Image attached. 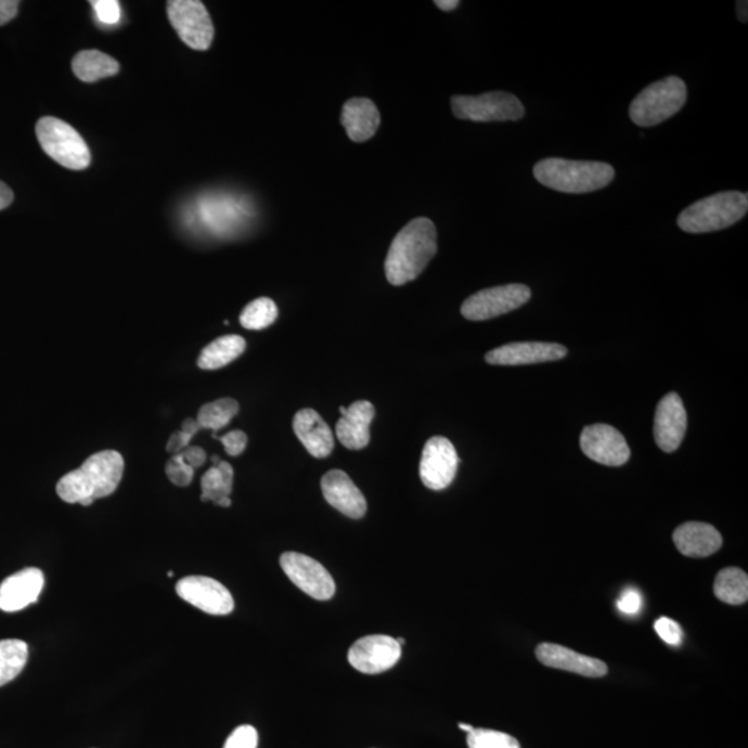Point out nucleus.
Returning a JSON list of instances; mask_svg holds the SVG:
<instances>
[{
	"mask_svg": "<svg viewBox=\"0 0 748 748\" xmlns=\"http://www.w3.org/2000/svg\"><path fill=\"white\" fill-rule=\"evenodd\" d=\"M436 224L428 218H416L394 237L384 269L392 286L415 281L436 256Z\"/></svg>",
	"mask_w": 748,
	"mask_h": 748,
	"instance_id": "obj_1",
	"label": "nucleus"
},
{
	"mask_svg": "<svg viewBox=\"0 0 748 748\" xmlns=\"http://www.w3.org/2000/svg\"><path fill=\"white\" fill-rule=\"evenodd\" d=\"M124 457L117 451H100L82 466L60 478L56 491L62 501L91 506L96 499L113 495L122 480Z\"/></svg>",
	"mask_w": 748,
	"mask_h": 748,
	"instance_id": "obj_2",
	"label": "nucleus"
},
{
	"mask_svg": "<svg viewBox=\"0 0 748 748\" xmlns=\"http://www.w3.org/2000/svg\"><path fill=\"white\" fill-rule=\"evenodd\" d=\"M615 168L598 162L545 158L533 167L537 181L553 191L582 194L601 191L615 179Z\"/></svg>",
	"mask_w": 748,
	"mask_h": 748,
	"instance_id": "obj_3",
	"label": "nucleus"
},
{
	"mask_svg": "<svg viewBox=\"0 0 748 748\" xmlns=\"http://www.w3.org/2000/svg\"><path fill=\"white\" fill-rule=\"evenodd\" d=\"M747 211V193H717L683 209L678 218V227L683 232L695 234L722 231L741 221Z\"/></svg>",
	"mask_w": 748,
	"mask_h": 748,
	"instance_id": "obj_4",
	"label": "nucleus"
},
{
	"mask_svg": "<svg viewBox=\"0 0 748 748\" xmlns=\"http://www.w3.org/2000/svg\"><path fill=\"white\" fill-rule=\"evenodd\" d=\"M686 100V83L680 77H667L648 85L632 100L630 117L637 127H656L675 116Z\"/></svg>",
	"mask_w": 748,
	"mask_h": 748,
	"instance_id": "obj_5",
	"label": "nucleus"
},
{
	"mask_svg": "<svg viewBox=\"0 0 748 748\" xmlns=\"http://www.w3.org/2000/svg\"><path fill=\"white\" fill-rule=\"evenodd\" d=\"M37 137L43 152L60 166L82 171L91 164V152L72 125L54 117H43L37 124Z\"/></svg>",
	"mask_w": 748,
	"mask_h": 748,
	"instance_id": "obj_6",
	"label": "nucleus"
},
{
	"mask_svg": "<svg viewBox=\"0 0 748 748\" xmlns=\"http://www.w3.org/2000/svg\"><path fill=\"white\" fill-rule=\"evenodd\" d=\"M451 104L453 116L474 122L518 121L526 116V108L520 100L507 92L452 96Z\"/></svg>",
	"mask_w": 748,
	"mask_h": 748,
	"instance_id": "obj_7",
	"label": "nucleus"
},
{
	"mask_svg": "<svg viewBox=\"0 0 748 748\" xmlns=\"http://www.w3.org/2000/svg\"><path fill=\"white\" fill-rule=\"evenodd\" d=\"M530 298V287L518 283L505 284L473 294L463 302L461 312L468 321H490L526 306Z\"/></svg>",
	"mask_w": 748,
	"mask_h": 748,
	"instance_id": "obj_8",
	"label": "nucleus"
},
{
	"mask_svg": "<svg viewBox=\"0 0 748 748\" xmlns=\"http://www.w3.org/2000/svg\"><path fill=\"white\" fill-rule=\"evenodd\" d=\"M169 22L189 48L208 50L211 47L214 24L206 7L199 0H171L167 3Z\"/></svg>",
	"mask_w": 748,
	"mask_h": 748,
	"instance_id": "obj_9",
	"label": "nucleus"
},
{
	"mask_svg": "<svg viewBox=\"0 0 748 748\" xmlns=\"http://www.w3.org/2000/svg\"><path fill=\"white\" fill-rule=\"evenodd\" d=\"M281 567L294 585L317 601H328L336 593L331 572L312 557L286 552L281 556Z\"/></svg>",
	"mask_w": 748,
	"mask_h": 748,
	"instance_id": "obj_10",
	"label": "nucleus"
},
{
	"mask_svg": "<svg viewBox=\"0 0 748 748\" xmlns=\"http://www.w3.org/2000/svg\"><path fill=\"white\" fill-rule=\"evenodd\" d=\"M459 456L453 443L446 437H433L423 449L421 478L433 491H442L455 480Z\"/></svg>",
	"mask_w": 748,
	"mask_h": 748,
	"instance_id": "obj_11",
	"label": "nucleus"
},
{
	"mask_svg": "<svg viewBox=\"0 0 748 748\" xmlns=\"http://www.w3.org/2000/svg\"><path fill=\"white\" fill-rule=\"evenodd\" d=\"M402 655V646L387 635L361 637L348 652V661L357 671L376 675L391 670Z\"/></svg>",
	"mask_w": 748,
	"mask_h": 748,
	"instance_id": "obj_12",
	"label": "nucleus"
},
{
	"mask_svg": "<svg viewBox=\"0 0 748 748\" xmlns=\"http://www.w3.org/2000/svg\"><path fill=\"white\" fill-rule=\"evenodd\" d=\"M179 597L198 610L211 616L231 615L234 608L232 593L214 578L191 576L177 583Z\"/></svg>",
	"mask_w": 748,
	"mask_h": 748,
	"instance_id": "obj_13",
	"label": "nucleus"
},
{
	"mask_svg": "<svg viewBox=\"0 0 748 748\" xmlns=\"http://www.w3.org/2000/svg\"><path fill=\"white\" fill-rule=\"evenodd\" d=\"M580 443L582 452L601 465L622 466L631 456L626 437L608 424H593L583 428Z\"/></svg>",
	"mask_w": 748,
	"mask_h": 748,
	"instance_id": "obj_14",
	"label": "nucleus"
},
{
	"mask_svg": "<svg viewBox=\"0 0 748 748\" xmlns=\"http://www.w3.org/2000/svg\"><path fill=\"white\" fill-rule=\"evenodd\" d=\"M567 353L568 349L560 344L512 343L492 349L487 353L486 361L496 366L536 365V363L558 361L567 357Z\"/></svg>",
	"mask_w": 748,
	"mask_h": 748,
	"instance_id": "obj_15",
	"label": "nucleus"
},
{
	"mask_svg": "<svg viewBox=\"0 0 748 748\" xmlns=\"http://www.w3.org/2000/svg\"><path fill=\"white\" fill-rule=\"evenodd\" d=\"M687 428L686 409L676 392L667 394L658 403L655 416V440L667 453L675 452L685 438Z\"/></svg>",
	"mask_w": 748,
	"mask_h": 748,
	"instance_id": "obj_16",
	"label": "nucleus"
},
{
	"mask_svg": "<svg viewBox=\"0 0 748 748\" xmlns=\"http://www.w3.org/2000/svg\"><path fill=\"white\" fill-rule=\"evenodd\" d=\"M321 487L328 505L337 508L344 516L358 520L366 515V499L346 472H327L322 478Z\"/></svg>",
	"mask_w": 748,
	"mask_h": 748,
	"instance_id": "obj_17",
	"label": "nucleus"
},
{
	"mask_svg": "<svg viewBox=\"0 0 748 748\" xmlns=\"http://www.w3.org/2000/svg\"><path fill=\"white\" fill-rule=\"evenodd\" d=\"M44 577L39 568H25L0 583V610L16 612L34 605L43 590Z\"/></svg>",
	"mask_w": 748,
	"mask_h": 748,
	"instance_id": "obj_18",
	"label": "nucleus"
},
{
	"mask_svg": "<svg viewBox=\"0 0 748 748\" xmlns=\"http://www.w3.org/2000/svg\"><path fill=\"white\" fill-rule=\"evenodd\" d=\"M536 653L541 665L555 668V670L568 671L586 678L607 675L608 668L606 662L597 660V658L580 655V653L573 652L571 648L555 645V643H542V645L537 647Z\"/></svg>",
	"mask_w": 748,
	"mask_h": 748,
	"instance_id": "obj_19",
	"label": "nucleus"
},
{
	"mask_svg": "<svg viewBox=\"0 0 748 748\" xmlns=\"http://www.w3.org/2000/svg\"><path fill=\"white\" fill-rule=\"evenodd\" d=\"M343 417L336 426L338 440L351 451H361L371 442V424L374 407L369 401H357L351 407H340Z\"/></svg>",
	"mask_w": 748,
	"mask_h": 748,
	"instance_id": "obj_20",
	"label": "nucleus"
},
{
	"mask_svg": "<svg viewBox=\"0 0 748 748\" xmlns=\"http://www.w3.org/2000/svg\"><path fill=\"white\" fill-rule=\"evenodd\" d=\"M294 433L313 457L324 459L332 455L334 437L332 428L313 409H301L293 421Z\"/></svg>",
	"mask_w": 748,
	"mask_h": 748,
	"instance_id": "obj_21",
	"label": "nucleus"
},
{
	"mask_svg": "<svg viewBox=\"0 0 748 748\" xmlns=\"http://www.w3.org/2000/svg\"><path fill=\"white\" fill-rule=\"evenodd\" d=\"M673 543L686 557H708L722 546V536L711 524L691 521L682 524L673 531Z\"/></svg>",
	"mask_w": 748,
	"mask_h": 748,
	"instance_id": "obj_22",
	"label": "nucleus"
},
{
	"mask_svg": "<svg viewBox=\"0 0 748 748\" xmlns=\"http://www.w3.org/2000/svg\"><path fill=\"white\" fill-rule=\"evenodd\" d=\"M381 113L371 99L353 98L344 104L341 124L352 142L372 139L381 127Z\"/></svg>",
	"mask_w": 748,
	"mask_h": 748,
	"instance_id": "obj_23",
	"label": "nucleus"
},
{
	"mask_svg": "<svg viewBox=\"0 0 748 748\" xmlns=\"http://www.w3.org/2000/svg\"><path fill=\"white\" fill-rule=\"evenodd\" d=\"M246 351V340L243 337L231 334L209 343L197 359V365L204 371H216L232 363L234 359Z\"/></svg>",
	"mask_w": 748,
	"mask_h": 748,
	"instance_id": "obj_24",
	"label": "nucleus"
},
{
	"mask_svg": "<svg viewBox=\"0 0 748 748\" xmlns=\"http://www.w3.org/2000/svg\"><path fill=\"white\" fill-rule=\"evenodd\" d=\"M72 66L77 78L88 83L114 77L119 72L117 60L99 50H82L73 59Z\"/></svg>",
	"mask_w": 748,
	"mask_h": 748,
	"instance_id": "obj_25",
	"label": "nucleus"
},
{
	"mask_svg": "<svg viewBox=\"0 0 748 748\" xmlns=\"http://www.w3.org/2000/svg\"><path fill=\"white\" fill-rule=\"evenodd\" d=\"M233 467L228 462H219L204 474L202 478V501H211L221 507H231L233 490Z\"/></svg>",
	"mask_w": 748,
	"mask_h": 748,
	"instance_id": "obj_26",
	"label": "nucleus"
},
{
	"mask_svg": "<svg viewBox=\"0 0 748 748\" xmlns=\"http://www.w3.org/2000/svg\"><path fill=\"white\" fill-rule=\"evenodd\" d=\"M714 593L718 601L726 605H745L748 598L747 573L737 567L723 568L715 578Z\"/></svg>",
	"mask_w": 748,
	"mask_h": 748,
	"instance_id": "obj_27",
	"label": "nucleus"
},
{
	"mask_svg": "<svg viewBox=\"0 0 748 748\" xmlns=\"http://www.w3.org/2000/svg\"><path fill=\"white\" fill-rule=\"evenodd\" d=\"M27 661V643L20 640L0 641V686L16 680Z\"/></svg>",
	"mask_w": 748,
	"mask_h": 748,
	"instance_id": "obj_28",
	"label": "nucleus"
},
{
	"mask_svg": "<svg viewBox=\"0 0 748 748\" xmlns=\"http://www.w3.org/2000/svg\"><path fill=\"white\" fill-rule=\"evenodd\" d=\"M241 411L238 402L232 398H222L218 401L206 403L198 411L196 421L206 430H222L232 422V418Z\"/></svg>",
	"mask_w": 748,
	"mask_h": 748,
	"instance_id": "obj_29",
	"label": "nucleus"
},
{
	"mask_svg": "<svg viewBox=\"0 0 748 748\" xmlns=\"http://www.w3.org/2000/svg\"><path fill=\"white\" fill-rule=\"evenodd\" d=\"M278 319V307L271 298L261 297L249 302L241 315V323L247 331H262Z\"/></svg>",
	"mask_w": 748,
	"mask_h": 748,
	"instance_id": "obj_30",
	"label": "nucleus"
},
{
	"mask_svg": "<svg viewBox=\"0 0 748 748\" xmlns=\"http://www.w3.org/2000/svg\"><path fill=\"white\" fill-rule=\"evenodd\" d=\"M467 746L468 748H521L515 737L491 730H473L467 733Z\"/></svg>",
	"mask_w": 748,
	"mask_h": 748,
	"instance_id": "obj_31",
	"label": "nucleus"
},
{
	"mask_svg": "<svg viewBox=\"0 0 748 748\" xmlns=\"http://www.w3.org/2000/svg\"><path fill=\"white\" fill-rule=\"evenodd\" d=\"M166 473L168 480L177 487L191 486L194 477V468L186 465L179 453L169 459L166 466Z\"/></svg>",
	"mask_w": 748,
	"mask_h": 748,
	"instance_id": "obj_32",
	"label": "nucleus"
},
{
	"mask_svg": "<svg viewBox=\"0 0 748 748\" xmlns=\"http://www.w3.org/2000/svg\"><path fill=\"white\" fill-rule=\"evenodd\" d=\"M257 746L258 732L256 727L242 725L232 732L223 748H257Z\"/></svg>",
	"mask_w": 748,
	"mask_h": 748,
	"instance_id": "obj_33",
	"label": "nucleus"
},
{
	"mask_svg": "<svg viewBox=\"0 0 748 748\" xmlns=\"http://www.w3.org/2000/svg\"><path fill=\"white\" fill-rule=\"evenodd\" d=\"M657 635L662 641L671 646H680L682 643L683 632L680 623L671 620V618L661 617L655 623Z\"/></svg>",
	"mask_w": 748,
	"mask_h": 748,
	"instance_id": "obj_34",
	"label": "nucleus"
},
{
	"mask_svg": "<svg viewBox=\"0 0 748 748\" xmlns=\"http://www.w3.org/2000/svg\"><path fill=\"white\" fill-rule=\"evenodd\" d=\"M92 7L103 24H117L121 17V7L117 0H96V2H92Z\"/></svg>",
	"mask_w": 748,
	"mask_h": 748,
	"instance_id": "obj_35",
	"label": "nucleus"
},
{
	"mask_svg": "<svg viewBox=\"0 0 748 748\" xmlns=\"http://www.w3.org/2000/svg\"><path fill=\"white\" fill-rule=\"evenodd\" d=\"M219 441L223 443L224 451L228 452V455L238 456L242 455L244 449H246L248 438L246 433L233 430L219 437Z\"/></svg>",
	"mask_w": 748,
	"mask_h": 748,
	"instance_id": "obj_36",
	"label": "nucleus"
},
{
	"mask_svg": "<svg viewBox=\"0 0 748 748\" xmlns=\"http://www.w3.org/2000/svg\"><path fill=\"white\" fill-rule=\"evenodd\" d=\"M642 607V596L641 593L635 590V588H628V590L622 592L620 601H618V610L627 616L636 615Z\"/></svg>",
	"mask_w": 748,
	"mask_h": 748,
	"instance_id": "obj_37",
	"label": "nucleus"
},
{
	"mask_svg": "<svg viewBox=\"0 0 748 748\" xmlns=\"http://www.w3.org/2000/svg\"><path fill=\"white\" fill-rule=\"evenodd\" d=\"M182 456L184 463L196 470V468L202 467L207 461V453L202 447L189 446L184 448L182 452H179Z\"/></svg>",
	"mask_w": 748,
	"mask_h": 748,
	"instance_id": "obj_38",
	"label": "nucleus"
},
{
	"mask_svg": "<svg viewBox=\"0 0 748 748\" xmlns=\"http://www.w3.org/2000/svg\"><path fill=\"white\" fill-rule=\"evenodd\" d=\"M192 437L186 436L183 431L179 430L173 433L167 442V452L177 455V453L182 452L184 448L191 446Z\"/></svg>",
	"mask_w": 748,
	"mask_h": 748,
	"instance_id": "obj_39",
	"label": "nucleus"
},
{
	"mask_svg": "<svg viewBox=\"0 0 748 748\" xmlns=\"http://www.w3.org/2000/svg\"><path fill=\"white\" fill-rule=\"evenodd\" d=\"M17 0H0V25L12 22L18 12Z\"/></svg>",
	"mask_w": 748,
	"mask_h": 748,
	"instance_id": "obj_40",
	"label": "nucleus"
},
{
	"mask_svg": "<svg viewBox=\"0 0 748 748\" xmlns=\"http://www.w3.org/2000/svg\"><path fill=\"white\" fill-rule=\"evenodd\" d=\"M14 193L7 183L0 181V211L7 209L13 203Z\"/></svg>",
	"mask_w": 748,
	"mask_h": 748,
	"instance_id": "obj_41",
	"label": "nucleus"
},
{
	"mask_svg": "<svg viewBox=\"0 0 748 748\" xmlns=\"http://www.w3.org/2000/svg\"><path fill=\"white\" fill-rule=\"evenodd\" d=\"M199 430H203V428L199 426L197 421H194V418H186V421L182 423L181 431L186 434L189 437L193 438Z\"/></svg>",
	"mask_w": 748,
	"mask_h": 748,
	"instance_id": "obj_42",
	"label": "nucleus"
},
{
	"mask_svg": "<svg viewBox=\"0 0 748 748\" xmlns=\"http://www.w3.org/2000/svg\"><path fill=\"white\" fill-rule=\"evenodd\" d=\"M434 4H436L438 9L443 10V12H452L461 2H459V0H436Z\"/></svg>",
	"mask_w": 748,
	"mask_h": 748,
	"instance_id": "obj_43",
	"label": "nucleus"
},
{
	"mask_svg": "<svg viewBox=\"0 0 748 748\" xmlns=\"http://www.w3.org/2000/svg\"><path fill=\"white\" fill-rule=\"evenodd\" d=\"M747 10H748V3L746 2V0H745V2H741V0H740V2H737V17H739L740 22L745 23V24L748 22Z\"/></svg>",
	"mask_w": 748,
	"mask_h": 748,
	"instance_id": "obj_44",
	"label": "nucleus"
},
{
	"mask_svg": "<svg viewBox=\"0 0 748 748\" xmlns=\"http://www.w3.org/2000/svg\"><path fill=\"white\" fill-rule=\"evenodd\" d=\"M459 727H461L462 731H465L467 733H470L474 727L470 725H466V723H459Z\"/></svg>",
	"mask_w": 748,
	"mask_h": 748,
	"instance_id": "obj_45",
	"label": "nucleus"
},
{
	"mask_svg": "<svg viewBox=\"0 0 748 748\" xmlns=\"http://www.w3.org/2000/svg\"><path fill=\"white\" fill-rule=\"evenodd\" d=\"M219 462H221V459H219L218 456H212L214 466H217Z\"/></svg>",
	"mask_w": 748,
	"mask_h": 748,
	"instance_id": "obj_46",
	"label": "nucleus"
},
{
	"mask_svg": "<svg viewBox=\"0 0 748 748\" xmlns=\"http://www.w3.org/2000/svg\"><path fill=\"white\" fill-rule=\"evenodd\" d=\"M397 642L399 643V645L403 646V643H405V640H403V637H398Z\"/></svg>",
	"mask_w": 748,
	"mask_h": 748,
	"instance_id": "obj_47",
	"label": "nucleus"
},
{
	"mask_svg": "<svg viewBox=\"0 0 748 748\" xmlns=\"http://www.w3.org/2000/svg\"><path fill=\"white\" fill-rule=\"evenodd\" d=\"M168 577H169V578H172V577H173V571H169V572H168Z\"/></svg>",
	"mask_w": 748,
	"mask_h": 748,
	"instance_id": "obj_48",
	"label": "nucleus"
}]
</instances>
